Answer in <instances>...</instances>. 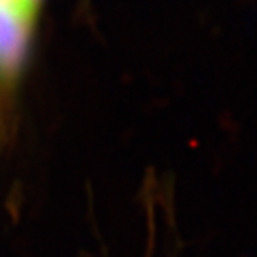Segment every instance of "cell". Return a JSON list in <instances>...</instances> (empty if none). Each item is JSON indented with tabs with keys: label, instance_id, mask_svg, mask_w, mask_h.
Wrapping results in <instances>:
<instances>
[{
	"label": "cell",
	"instance_id": "1",
	"mask_svg": "<svg viewBox=\"0 0 257 257\" xmlns=\"http://www.w3.org/2000/svg\"><path fill=\"white\" fill-rule=\"evenodd\" d=\"M0 4L9 5V7H15L19 10H24V12H27V14L35 15L40 0H0Z\"/></svg>",
	"mask_w": 257,
	"mask_h": 257
}]
</instances>
